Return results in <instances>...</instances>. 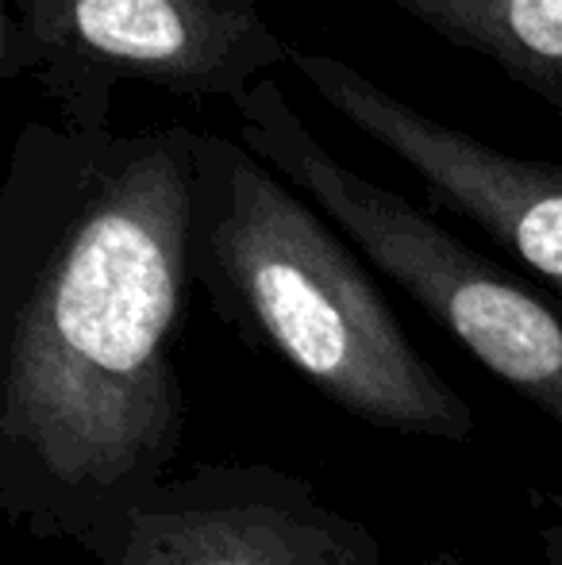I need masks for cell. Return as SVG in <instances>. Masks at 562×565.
I'll return each mask as SVG.
<instances>
[{
	"label": "cell",
	"instance_id": "1",
	"mask_svg": "<svg viewBox=\"0 0 562 565\" xmlns=\"http://www.w3.org/2000/svg\"><path fill=\"white\" fill-rule=\"evenodd\" d=\"M193 127L28 119L0 189V512L97 558L185 447Z\"/></svg>",
	"mask_w": 562,
	"mask_h": 565
},
{
	"label": "cell",
	"instance_id": "2",
	"mask_svg": "<svg viewBox=\"0 0 562 565\" xmlns=\"http://www.w3.org/2000/svg\"><path fill=\"white\" fill-rule=\"evenodd\" d=\"M193 277L243 342L378 431L470 443L466 396L413 347L328 216L240 139H193Z\"/></svg>",
	"mask_w": 562,
	"mask_h": 565
},
{
	"label": "cell",
	"instance_id": "3",
	"mask_svg": "<svg viewBox=\"0 0 562 565\" xmlns=\"http://www.w3.org/2000/svg\"><path fill=\"white\" fill-rule=\"evenodd\" d=\"M235 139L305 193L347 243L497 381L524 396L562 439V300L532 289L443 231L405 196L343 166L274 77L235 113Z\"/></svg>",
	"mask_w": 562,
	"mask_h": 565
},
{
	"label": "cell",
	"instance_id": "4",
	"mask_svg": "<svg viewBox=\"0 0 562 565\" xmlns=\"http://www.w3.org/2000/svg\"><path fill=\"white\" fill-rule=\"evenodd\" d=\"M289 62L258 0H70L31 31L0 28V77H28L70 131H113L116 85L240 113Z\"/></svg>",
	"mask_w": 562,
	"mask_h": 565
},
{
	"label": "cell",
	"instance_id": "5",
	"mask_svg": "<svg viewBox=\"0 0 562 565\" xmlns=\"http://www.w3.org/2000/svg\"><path fill=\"white\" fill-rule=\"evenodd\" d=\"M97 565H385L367 523L336 512L300 473L204 461L147 492Z\"/></svg>",
	"mask_w": 562,
	"mask_h": 565
},
{
	"label": "cell",
	"instance_id": "6",
	"mask_svg": "<svg viewBox=\"0 0 562 565\" xmlns=\"http://www.w3.org/2000/svg\"><path fill=\"white\" fill-rule=\"evenodd\" d=\"M293 70L339 119L405 162L439 209L466 216L562 300V166L512 158L421 113L336 54L293 51Z\"/></svg>",
	"mask_w": 562,
	"mask_h": 565
},
{
	"label": "cell",
	"instance_id": "7",
	"mask_svg": "<svg viewBox=\"0 0 562 565\" xmlns=\"http://www.w3.org/2000/svg\"><path fill=\"white\" fill-rule=\"evenodd\" d=\"M562 113V0H385Z\"/></svg>",
	"mask_w": 562,
	"mask_h": 565
},
{
	"label": "cell",
	"instance_id": "8",
	"mask_svg": "<svg viewBox=\"0 0 562 565\" xmlns=\"http://www.w3.org/2000/svg\"><path fill=\"white\" fill-rule=\"evenodd\" d=\"M70 0H4V12H0V28L12 31H31L39 23H46L54 12H62Z\"/></svg>",
	"mask_w": 562,
	"mask_h": 565
},
{
	"label": "cell",
	"instance_id": "9",
	"mask_svg": "<svg viewBox=\"0 0 562 565\" xmlns=\"http://www.w3.org/2000/svg\"><path fill=\"white\" fill-rule=\"evenodd\" d=\"M540 551L548 565H562V523H548L540 527Z\"/></svg>",
	"mask_w": 562,
	"mask_h": 565
},
{
	"label": "cell",
	"instance_id": "10",
	"mask_svg": "<svg viewBox=\"0 0 562 565\" xmlns=\"http://www.w3.org/2000/svg\"><path fill=\"white\" fill-rule=\"evenodd\" d=\"M427 565H474L470 558H463V554H450V551H435Z\"/></svg>",
	"mask_w": 562,
	"mask_h": 565
}]
</instances>
